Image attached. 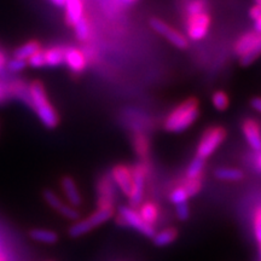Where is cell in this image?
Segmentation results:
<instances>
[{
  "mask_svg": "<svg viewBox=\"0 0 261 261\" xmlns=\"http://www.w3.org/2000/svg\"><path fill=\"white\" fill-rule=\"evenodd\" d=\"M29 92H31L32 109L37 114L42 125L48 129L56 128L60 123V117L48 100L44 84L39 80L32 81L29 84Z\"/></svg>",
  "mask_w": 261,
  "mask_h": 261,
  "instance_id": "obj_1",
  "label": "cell"
},
{
  "mask_svg": "<svg viewBox=\"0 0 261 261\" xmlns=\"http://www.w3.org/2000/svg\"><path fill=\"white\" fill-rule=\"evenodd\" d=\"M200 115V104L196 98H189L174 108L166 117L163 127L167 132L180 133L188 129Z\"/></svg>",
  "mask_w": 261,
  "mask_h": 261,
  "instance_id": "obj_2",
  "label": "cell"
},
{
  "mask_svg": "<svg viewBox=\"0 0 261 261\" xmlns=\"http://www.w3.org/2000/svg\"><path fill=\"white\" fill-rule=\"evenodd\" d=\"M233 51L243 67L250 65L261 55V34L254 31L244 33L234 42Z\"/></svg>",
  "mask_w": 261,
  "mask_h": 261,
  "instance_id": "obj_3",
  "label": "cell"
},
{
  "mask_svg": "<svg viewBox=\"0 0 261 261\" xmlns=\"http://www.w3.org/2000/svg\"><path fill=\"white\" fill-rule=\"evenodd\" d=\"M226 138V130L220 126L210 127L203 132L201 137L200 143L197 146V158L205 160L213 154V152L219 148L221 143Z\"/></svg>",
  "mask_w": 261,
  "mask_h": 261,
  "instance_id": "obj_4",
  "label": "cell"
},
{
  "mask_svg": "<svg viewBox=\"0 0 261 261\" xmlns=\"http://www.w3.org/2000/svg\"><path fill=\"white\" fill-rule=\"evenodd\" d=\"M185 29L188 38L191 40H201L207 35L211 28L212 17L210 11H203L200 14L185 16Z\"/></svg>",
  "mask_w": 261,
  "mask_h": 261,
  "instance_id": "obj_5",
  "label": "cell"
},
{
  "mask_svg": "<svg viewBox=\"0 0 261 261\" xmlns=\"http://www.w3.org/2000/svg\"><path fill=\"white\" fill-rule=\"evenodd\" d=\"M113 213H114L113 208L100 207L99 210H98L97 212H94V213L91 215L90 218H87V219L80 221V223L74 224L73 226L69 228V231H68V232H69V236L80 237L85 233L90 232L92 228L97 227L98 225L103 224L104 221L110 219V218L113 217Z\"/></svg>",
  "mask_w": 261,
  "mask_h": 261,
  "instance_id": "obj_6",
  "label": "cell"
},
{
  "mask_svg": "<svg viewBox=\"0 0 261 261\" xmlns=\"http://www.w3.org/2000/svg\"><path fill=\"white\" fill-rule=\"evenodd\" d=\"M150 25H151V28L154 29L155 32H158L160 35L165 37L172 45H174L175 47L187 48L189 46V41L187 37H184L180 32H178L177 29L171 27L168 23L163 22L162 19L151 18L150 19Z\"/></svg>",
  "mask_w": 261,
  "mask_h": 261,
  "instance_id": "obj_7",
  "label": "cell"
},
{
  "mask_svg": "<svg viewBox=\"0 0 261 261\" xmlns=\"http://www.w3.org/2000/svg\"><path fill=\"white\" fill-rule=\"evenodd\" d=\"M119 221H123L125 225H129V226L137 228L140 233L145 234L148 237L155 236V230L151 225L146 224L144 220L142 219L139 213H137L135 210L129 207H120L119 208Z\"/></svg>",
  "mask_w": 261,
  "mask_h": 261,
  "instance_id": "obj_8",
  "label": "cell"
},
{
  "mask_svg": "<svg viewBox=\"0 0 261 261\" xmlns=\"http://www.w3.org/2000/svg\"><path fill=\"white\" fill-rule=\"evenodd\" d=\"M145 184V167L143 165H138L132 171V190L129 194V203L133 207L138 205L143 200V192H144Z\"/></svg>",
  "mask_w": 261,
  "mask_h": 261,
  "instance_id": "obj_9",
  "label": "cell"
},
{
  "mask_svg": "<svg viewBox=\"0 0 261 261\" xmlns=\"http://www.w3.org/2000/svg\"><path fill=\"white\" fill-rule=\"evenodd\" d=\"M243 135L250 148L255 151L261 150V128L259 122L254 119H246L242 123Z\"/></svg>",
  "mask_w": 261,
  "mask_h": 261,
  "instance_id": "obj_10",
  "label": "cell"
},
{
  "mask_svg": "<svg viewBox=\"0 0 261 261\" xmlns=\"http://www.w3.org/2000/svg\"><path fill=\"white\" fill-rule=\"evenodd\" d=\"M64 64L68 65V68L75 74H80L86 69L87 60L85 54L79 48L70 47L65 48Z\"/></svg>",
  "mask_w": 261,
  "mask_h": 261,
  "instance_id": "obj_11",
  "label": "cell"
},
{
  "mask_svg": "<svg viewBox=\"0 0 261 261\" xmlns=\"http://www.w3.org/2000/svg\"><path fill=\"white\" fill-rule=\"evenodd\" d=\"M112 174L114 180L117 182L123 194L129 196L130 190H132V171L126 166L119 165L113 168Z\"/></svg>",
  "mask_w": 261,
  "mask_h": 261,
  "instance_id": "obj_12",
  "label": "cell"
},
{
  "mask_svg": "<svg viewBox=\"0 0 261 261\" xmlns=\"http://www.w3.org/2000/svg\"><path fill=\"white\" fill-rule=\"evenodd\" d=\"M65 22L70 27H74L81 17H84L83 0H65Z\"/></svg>",
  "mask_w": 261,
  "mask_h": 261,
  "instance_id": "obj_13",
  "label": "cell"
},
{
  "mask_svg": "<svg viewBox=\"0 0 261 261\" xmlns=\"http://www.w3.org/2000/svg\"><path fill=\"white\" fill-rule=\"evenodd\" d=\"M10 97H15L24 103L25 106L32 108L31 92H29V85L22 80H15L8 85Z\"/></svg>",
  "mask_w": 261,
  "mask_h": 261,
  "instance_id": "obj_14",
  "label": "cell"
},
{
  "mask_svg": "<svg viewBox=\"0 0 261 261\" xmlns=\"http://www.w3.org/2000/svg\"><path fill=\"white\" fill-rule=\"evenodd\" d=\"M65 48L67 47L54 46L44 50L45 65L46 67H58V65L64 64Z\"/></svg>",
  "mask_w": 261,
  "mask_h": 261,
  "instance_id": "obj_15",
  "label": "cell"
},
{
  "mask_svg": "<svg viewBox=\"0 0 261 261\" xmlns=\"http://www.w3.org/2000/svg\"><path fill=\"white\" fill-rule=\"evenodd\" d=\"M62 189H63L65 196H67L68 201L70 202L71 205H80L81 204V196L77 190L76 184H75L74 179L70 177L62 178Z\"/></svg>",
  "mask_w": 261,
  "mask_h": 261,
  "instance_id": "obj_16",
  "label": "cell"
},
{
  "mask_svg": "<svg viewBox=\"0 0 261 261\" xmlns=\"http://www.w3.org/2000/svg\"><path fill=\"white\" fill-rule=\"evenodd\" d=\"M41 48H42L41 44L38 40H29L27 42H24L23 45H21L19 47L16 48L14 52V58L27 62L29 60V57H32L35 52L40 51Z\"/></svg>",
  "mask_w": 261,
  "mask_h": 261,
  "instance_id": "obj_17",
  "label": "cell"
},
{
  "mask_svg": "<svg viewBox=\"0 0 261 261\" xmlns=\"http://www.w3.org/2000/svg\"><path fill=\"white\" fill-rule=\"evenodd\" d=\"M133 148L137 155H139L140 158H146L149 155L150 150V142L148 137L140 132H136L133 135Z\"/></svg>",
  "mask_w": 261,
  "mask_h": 261,
  "instance_id": "obj_18",
  "label": "cell"
},
{
  "mask_svg": "<svg viewBox=\"0 0 261 261\" xmlns=\"http://www.w3.org/2000/svg\"><path fill=\"white\" fill-rule=\"evenodd\" d=\"M31 237L37 242H42V243H48L54 244L57 242L58 236L56 232L51 230H44V228H34V230L31 231Z\"/></svg>",
  "mask_w": 261,
  "mask_h": 261,
  "instance_id": "obj_19",
  "label": "cell"
},
{
  "mask_svg": "<svg viewBox=\"0 0 261 261\" xmlns=\"http://www.w3.org/2000/svg\"><path fill=\"white\" fill-rule=\"evenodd\" d=\"M178 236V231L175 230V228H166V230L161 231V232H159L158 234H155L154 237H152V240H154V244L158 247H165V246H168V244H171L173 241L175 240Z\"/></svg>",
  "mask_w": 261,
  "mask_h": 261,
  "instance_id": "obj_20",
  "label": "cell"
},
{
  "mask_svg": "<svg viewBox=\"0 0 261 261\" xmlns=\"http://www.w3.org/2000/svg\"><path fill=\"white\" fill-rule=\"evenodd\" d=\"M208 11L207 0H187L184 4V15H195Z\"/></svg>",
  "mask_w": 261,
  "mask_h": 261,
  "instance_id": "obj_21",
  "label": "cell"
},
{
  "mask_svg": "<svg viewBox=\"0 0 261 261\" xmlns=\"http://www.w3.org/2000/svg\"><path fill=\"white\" fill-rule=\"evenodd\" d=\"M215 177L221 180L237 181L243 178V173L237 168H218L215 171Z\"/></svg>",
  "mask_w": 261,
  "mask_h": 261,
  "instance_id": "obj_22",
  "label": "cell"
},
{
  "mask_svg": "<svg viewBox=\"0 0 261 261\" xmlns=\"http://www.w3.org/2000/svg\"><path fill=\"white\" fill-rule=\"evenodd\" d=\"M100 191V204L102 207H110L112 208V201H113V189L112 184L108 179H103V181L99 185Z\"/></svg>",
  "mask_w": 261,
  "mask_h": 261,
  "instance_id": "obj_23",
  "label": "cell"
},
{
  "mask_svg": "<svg viewBox=\"0 0 261 261\" xmlns=\"http://www.w3.org/2000/svg\"><path fill=\"white\" fill-rule=\"evenodd\" d=\"M158 207L154 203H145L142 205V208H140V217H142V219L145 221L146 224L151 225L155 223L156 219H158Z\"/></svg>",
  "mask_w": 261,
  "mask_h": 261,
  "instance_id": "obj_24",
  "label": "cell"
},
{
  "mask_svg": "<svg viewBox=\"0 0 261 261\" xmlns=\"http://www.w3.org/2000/svg\"><path fill=\"white\" fill-rule=\"evenodd\" d=\"M74 31H75V35L76 38L81 41L87 40L90 37V23L89 19L86 17H81L79 21L76 22V24L74 25Z\"/></svg>",
  "mask_w": 261,
  "mask_h": 261,
  "instance_id": "obj_25",
  "label": "cell"
},
{
  "mask_svg": "<svg viewBox=\"0 0 261 261\" xmlns=\"http://www.w3.org/2000/svg\"><path fill=\"white\" fill-rule=\"evenodd\" d=\"M204 168V160L200 158H196L192 160V162L189 166L187 171V177L188 179H197L202 177V171Z\"/></svg>",
  "mask_w": 261,
  "mask_h": 261,
  "instance_id": "obj_26",
  "label": "cell"
},
{
  "mask_svg": "<svg viewBox=\"0 0 261 261\" xmlns=\"http://www.w3.org/2000/svg\"><path fill=\"white\" fill-rule=\"evenodd\" d=\"M212 103H213L215 109L219 110V112H224L230 106V99H228L227 93H225L224 91H217L212 96Z\"/></svg>",
  "mask_w": 261,
  "mask_h": 261,
  "instance_id": "obj_27",
  "label": "cell"
},
{
  "mask_svg": "<svg viewBox=\"0 0 261 261\" xmlns=\"http://www.w3.org/2000/svg\"><path fill=\"white\" fill-rule=\"evenodd\" d=\"M189 197H191V195H190V192L188 191V189L184 187V185L177 188L171 194L172 203H175V204L182 203V202H187Z\"/></svg>",
  "mask_w": 261,
  "mask_h": 261,
  "instance_id": "obj_28",
  "label": "cell"
},
{
  "mask_svg": "<svg viewBox=\"0 0 261 261\" xmlns=\"http://www.w3.org/2000/svg\"><path fill=\"white\" fill-rule=\"evenodd\" d=\"M27 64L32 68H42L46 67L45 65V56H44V48H41L40 51L35 52L32 57H29L27 61Z\"/></svg>",
  "mask_w": 261,
  "mask_h": 261,
  "instance_id": "obj_29",
  "label": "cell"
},
{
  "mask_svg": "<svg viewBox=\"0 0 261 261\" xmlns=\"http://www.w3.org/2000/svg\"><path fill=\"white\" fill-rule=\"evenodd\" d=\"M249 15L254 21V32L261 34V8L257 5L252 6Z\"/></svg>",
  "mask_w": 261,
  "mask_h": 261,
  "instance_id": "obj_30",
  "label": "cell"
},
{
  "mask_svg": "<svg viewBox=\"0 0 261 261\" xmlns=\"http://www.w3.org/2000/svg\"><path fill=\"white\" fill-rule=\"evenodd\" d=\"M57 211L61 215H63L64 218H67L69 220H77V218H79V212L71 207V205L62 204Z\"/></svg>",
  "mask_w": 261,
  "mask_h": 261,
  "instance_id": "obj_31",
  "label": "cell"
},
{
  "mask_svg": "<svg viewBox=\"0 0 261 261\" xmlns=\"http://www.w3.org/2000/svg\"><path fill=\"white\" fill-rule=\"evenodd\" d=\"M44 198H45V201L47 202L48 203V205H50V207H52L54 208V210H58V208L61 207L62 204V201L60 200V198H58V196L55 194L54 191H51V190H45L44 191Z\"/></svg>",
  "mask_w": 261,
  "mask_h": 261,
  "instance_id": "obj_32",
  "label": "cell"
},
{
  "mask_svg": "<svg viewBox=\"0 0 261 261\" xmlns=\"http://www.w3.org/2000/svg\"><path fill=\"white\" fill-rule=\"evenodd\" d=\"M27 62L25 61H21V60H16V58H12V60L8 61V64H6V68H8L9 71L11 73H19L27 67Z\"/></svg>",
  "mask_w": 261,
  "mask_h": 261,
  "instance_id": "obj_33",
  "label": "cell"
},
{
  "mask_svg": "<svg viewBox=\"0 0 261 261\" xmlns=\"http://www.w3.org/2000/svg\"><path fill=\"white\" fill-rule=\"evenodd\" d=\"M177 215L180 220H188L190 217V211H189V205L187 202H182V203L177 204Z\"/></svg>",
  "mask_w": 261,
  "mask_h": 261,
  "instance_id": "obj_34",
  "label": "cell"
},
{
  "mask_svg": "<svg viewBox=\"0 0 261 261\" xmlns=\"http://www.w3.org/2000/svg\"><path fill=\"white\" fill-rule=\"evenodd\" d=\"M255 234H256V240L259 242V246L261 247V211L260 208L256 212V217H255Z\"/></svg>",
  "mask_w": 261,
  "mask_h": 261,
  "instance_id": "obj_35",
  "label": "cell"
},
{
  "mask_svg": "<svg viewBox=\"0 0 261 261\" xmlns=\"http://www.w3.org/2000/svg\"><path fill=\"white\" fill-rule=\"evenodd\" d=\"M9 98H10V94L8 90V85L0 83V106L6 103V100H8Z\"/></svg>",
  "mask_w": 261,
  "mask_h": 261,
  "instance_id": "obj_36",
  "label": "cell"
},
{
  "mask_svg": "<svg viewBox=\"0 0 261 261\" xmlns=\"http://www.w3.org/2000/svg\"><path fill=\"white\" fill-rule=\"evenodd\" d=\"M250 106L254 110H256L257 113L261 114V97H255L250 100Z\"/></svg>",
  "mask_w": 261,
  "mask_h": 261,
  "instance_id": "obj_37",
  "label": "cell"
},
{
  "mask_svg": "<svg viewBox=\"0 0 261 261\" xmlns=\"http://www.w3.org/2000/svg\"><path fill=\"white\" fill-rule=\"evenodd\" d=\"M6 64H8V58H6L4 52L0 51V71H3V69L6 68Z\"/></svg>",
  "mask_w": 261,
  "mask_h": 261,
  "instance_id": "obj_38",
  "label": "cell"
},
{
  "mask_svg": "<svg viewBox=\"0 0 261 261\" xmlns=\"http://www.w3.org/2000/svg\"><path fill=\"white\" fill-rule=\"evenodd\" d=\"M51 2L54 3L55 5H57V6H64L65 0H51Z\"/></svg>",
  "mask_w": 261,
  "mask_h": 261,
  "instance_id": "obj_39",
  "label": "cell"
},
{
  "mask_svg": "<svg viewBox=\"0 0 261 261\" xmlns=\"http://www.w3.org/2000/svg\"><path fill=\"white\" fill-rule=\"evenodd\" d=\"M255 5L260 6V8H261V0H255Z\"/></svg>",
  "mask_w": 261,
  "mask_h": 261,
  "instance_id": "obj_40",
  "label": "cell"
},
{
  "mask_svg": "<svg viewBox=\"0 0 261 261\" xmlns=\"http://www.w3.org/2000/svg\"><path fill=\"white\" fill-rule=\"evenodd\" d=\"M126 3H128V4H132V3H135V2H137V0H125Z\"/></svg>",
  "mask_w": 261,
  "mask_h": 261,
  "instance_id": "obj_41",
  "label": "cell"
},
{
  "mask_svg": "<svg viewBox=\"0 0 261 261\" xmlns=\"http://www.w3.org/2000/svg\"><path fill=\"white\" fill-rule=\"evenodd\" d=\"M257 165H259V167L261 168V155H260V158H259V162H257Z\"/></svg>",
  "mask_w": 261,
  "mask_h": 261,
  "instance_id": "obj_42",
  "label": "cell"
},
{
  "mask_svg": "<svg viewBox=\"0 0 261 261\" xmlns=\"http://www.w3.org/2000/svg\"><path fill=\"white\" fill-rule=\"evenodd\" d=\"M260 256H261V247H260Z\"/></svg>",
  "mask_w": 261,
  "mask_h": 261,
  "instance_id": "obj_43",
  "label": "cell"
},
{
  "mask_svg": "<svg viewBox=\"0 0 261 261\" xmlns=\"http://www.w3.org/2000/svg\"><path fill=\"white\" fill-rule=\"evenodd\" d=\"M260 211H261V208H260Z\"/></svg>",
  "mask_w": 261,
  "mask_h": 261,
  "instance_id": "obj_44",
  "label": "cell"
}]
</instances>
